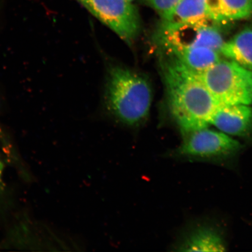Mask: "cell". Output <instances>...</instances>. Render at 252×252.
Wrapping results in <instances>:
<instances>
[{
  "mask_svg": "<svg viewBox=\"0 0 252 252\" xmlns=\"http://www.w3.org/2000/svg\"><path fill=\"white\" fill-rule=\"evenodd\" d=\"M163 63V71L170 112L183 134L208 127L220 105L197 72L175 56Z\"/></svg>",
  "mask_w": 252,
  "mask_h": 252,
  "instance_id": "1",
  "label": "cell"
},
{
  "mask_svg": "<svg viewBox=\"0 0 252 252\" xmlns=\"http://www.w3.org/2000/svg\"><path fill=\"white\" fill-rule=\"evenodd\" d=\"M153 93L143 75L121 67L110 70L106 89L109 111L123 124L135 126L149 115Z\"/></svg>",
  "mask_w": 252,
  "mask_h": 252,
  "instance_id": "2",
  "label": "cell"
},
{
  "mask_svg": "<svg viewBox=\"0 0 252 252\" xmlns=\"http://www.w3.org/2000/svg\"><path fill=\"white\" fill-rule=\"evenodd\" d=\"M198 74L220 105H252L251 69L234 61H219Z\"/></svg>",
  "mask_w": 252,
  "mask_h": 252,
  "instance_id": "3",
  "label": "cell"
},
{
  "mask_svg": "<svg viewBox=\"0 0 252 252\" xmlns=\"http://www.w3.org/2000/svg\"><path fill=\"white\" fill-rule=\"evenodd\" d=\"M184 140L176 155L184 158L209 161L232 159L243 149L240 142L222 131L208 127L183 134Z\"/></svg>",
  "mask_w": 252,
  "mask_h": 252,
  "instance_id": "4",
  "label": "cell"
},
{
  "mask_svg": "<svg viewBox=\"0 0 252 252\" xmlns=\"http://www.w3.org/2000/svg\"><path fill=\"white\" fill-rule=\"evenodd\" d=\"M94 17L131 44L140 29L138 11L128 0H79Z\"/></svg>",
  "mask_w": 252,
  "mask_h": 252,
  "instance_id": "5",
  "label": "cell"
},
{
  "mask_svg": "<svg viewBox=\"0 0 252 252\" xmlns=\"http://www.w3.org/2000/svg\"><path fill=\"white\" fill-rule=\"evenodd\" d=\"M211 125L231 136L247 137L252 131V108L247 105H220Z\"/></svg>",
  "mask_w": 252,
  "mask_h": 252,
  "instance_id": "6",
  "label": "cell"
},
{
  "mask_svg": "<svg viewBox=\"0 0 252 252\" xmlns=\"http://www.w3.org/2000/svg\"><path fill=\"white\" fill-rule=\"evenodd\" d=\"M181 252H223L226 245L221 235L209 226L191 230L178 246Z\"/></svg>",
  "mask_w": 252,
  "mask_h": 252,
  "instance_id": "7",
  "label": "cell"
},
{
  "mask_svg": "<svg viewBox=\"0 0 252 252\" xmlns=\"http://www.w3.org/2000/svg\"><path fill=\"white\" fill-rule=\"evenodd\" d=\"M212 21L207 0H181L171 20L163 23L206 26Z\"/></svg>",
  "mask_w": 252,
  "mask_h": 252,
  "instance_id": "8",
  "label": "cell"
},
{
  "mask_svg": "<svg viewBox=\"0 0 252 252\" xmlns=\"http://www.w3.org/2000/svg\"><path fill=\"white\" fill-rule=\"evenodd\" d=\"M212 20H243L252 15V0H207Z\"/></svg>",
  "mask_w": 252,
  "mask_h": 252,
  "instance_id": "9",
  "label": "cell"
},
{
  "mask_svg": "<svg viewBox=\"0 0 252 252\" xmlns=\"http://www.w3.org/2000/svg\"><path fill=\"white\" fill-rule=\"evenodd\" d=\"M191 70L200 73L212 67L220 60L219 53L203 46L187 47L178 49H167Z\"/></svg>",
  "mask_w": 252,
  "mask_h": 252,
  "instance_id": "10",
  "label": "cell"
},
{
  "mask_svg": "<svg viewBox=\"0 0 252 252\" xmlns=\"http://www.w3.org/2000/svg\"><path fill=\"white\" fill-rule=\"evenodd\" d=\"M220 53L230 61L252 70V29L246 28L225 42Z\"/></svg>",
  "mask_w": 252,
  "mask_h": 252,
  "instance_id": "11",
  "label": "cell"
},
{
  "mask_svg": "<svg viewBox=\"0 0 252 252\" xmlns=\"http://www.w3.org/2000/svg\"><path fill=\"white\" fill-rule=\"evenodd\" d=\"M149 4L167 22L171 20L181 0H148Z\"/></svg>",
  "mask_w": 252,
  "mask_h": 252,
  "instance_id": "12",
  "label": "cell"
},
{
  "mask_svg": "<svg viewBox=\"0 0 252 252\" xmlns=\"http://www.w3.org/2000/svg\"><path fill=\"white\" fill-rule=\"evenodd\" d=\"M2 164L1 161V159H0V187H1L2 182Z\"/></svg>",
  "mask_w": 252,
  "mask_h": 252,
  "instance_id": "13",
  "label": "cell"
},
{
  "mask_svg": "<svg viewBox=\"0 0 252 252\" xmlns=\"http://www.w3.org/2000/svg\"><path fill=\"white\" fill-rule=\"evenodd\" d=\"M128 1L133 2L134 0H128Z\"/></svg>",
  "mask_w": 252,
  "mask_h": 252,
  "instance_id": "14",
  "label": "cell"
}]
</instances>
